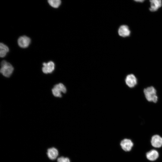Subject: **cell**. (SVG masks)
Returning a JSON list of instances; mask_svg holds the SVG:
<instances>
[{
  "instance_id": "2e32d148",
  "label": "cell",
  "mask_w": 162,
  "mask_h": 162,
  "mask_svg": "<svg viewBox=\"0 0 162 162\" xmlns=\"http://www.w3.org/2000/svg\"><path fill=\"white\" fill-rule=\"evenodd\" d=\"M57 162H70L69 159L67 157H61L57 159Z\"/></svg>"
},
{
  "instance_id": "52a82bcc",
  "label": "cell",
  "mask_w": 162,
  "mask_h": 162,
  "mask_svg": "<svg viewBox=\"0 0 162 162\" xmlns=\"http://www.w3.org/2000/svg\"><path fill=\"white\" fill-rule=\"evenodd\" d=\"M118 32L119 36L123 37H128L130 34L129 27L126 25L121 26L118 28Z\"/></svg>"
},
{
  "instance_id": "7c38bea8",
  "label": "cell",
  "mask_w": 162,
  "mask_h": 162,
  "mask_svg": "<svg viewBox=\"0 0 162 162\" xmlns=\"http://www.w3.org/2000/svg\"><path fill=\"white\" fill-rule=\"evenodd\" d=\"M8 47L2 43L0 44V56L1 57H4L9 51Z\"/></svg>"
},
{
  "instance_id": "ba28073f",
  "label": "cell",
  "mask_w": 162,
  "mask_h": 162,
  "mask_svg": "<svg viewBox=\"0 0 162 162\" xmlns=\"http://www.w3.org/2000/svg\"><path fill=\"white\" fill-rule=\"evenodd\" d=\"M149 1L150 4L149 10L151 12L157 11L162 5L161 0H151Z\"/></svg>"
},
{
  "instance_id": "3957f363",
  "label": "cell",
  "mask_w": 162,
  "mask_h": 162,
  "mask_svg": "<svg viewBox=\"0 0 162 162\" xmlns=\"http://www.w3.org/2000/svg\"><path fill=\"white\" fill-rule=\"evenodd\" d=\"M125 82L126 85L130 88L134 87L137 83V80L134 75L132 74L128 75L126 77Z\"/></svg>"
},
{
  "instance_id": "4fadbf2b",
  "label": "cell",
  "mask_w": 162,
  "mask_h": 162,
  "mask_svg": "<svg viewBox=\"0 0 162 162\" xmlns=\"http://www.w3.org/2000/svg\"><path fill=\"white\" fill-rule=\"evenodd\" d=\"M48 2L52 7L54 8H58L61 3V1L60 0H49Z\"/></svg>"
},
{
  "instance_id": "30bf717a",
  "label": "cell",
  "mask_w": 162,
  "mask_h": 162,
  "mask_svg": "<svg viewBox=\"0 0 162 162\" xmlns=\"http://www.w3.org/2000/svg\"><path fill=\"white\" fill-rule=\"evenodd\" d=\"M47 154L50 159L54 160L58 157V150L55 148L52 147L47 149Z\"/></svg>"
},
{
  "instance_id": "9c48e42d",
  "label": "cell",
  "mask_w": 162,
  "mask_h": 162,
  "mask_svg": "<svg viewBox=\"0 0 162 162\" xmlns=\"http://www.w3.org/2000/svg\"><path fill=\"white\" fill-rule=\"evenodd\" d=\"M151 143L154 147H160L162 146V138L158 135H154L152 138Z\"/></svg>"
},
{
  "instance_id": "5b68a950",
  "label": "cell",
  "mask_w": 162,
  "mask_h": 162,
  "mask_svg": "<svg viewBox=\"0 0 162 162\" xmlns=\"http://www.w3.org/2000/svg\"><path fill=\"white\" fill-rule=\"evenodd\" d=\"M120 145L124 151L128 152L130 151L131 150L133 143L130 139H125L121 141Z\"/></svg>"
},
{
  "instance_id": "8992f818",
  "label": "cell",
  "mask_w": 162,
  "mask_h": 162,
  "mask_svg": "<svg viewBox=\"0 0 162 162\" xmlns=\"http://www.w3.org/2000/svg\"><path fill=\"white\" fill-rule=\"evenodd\" d=\"M43 67L42 68L43 72L45 74L50 73L53 72L55 69V64L52 61H50L47 63H44Z\"/></svg>"
},
{
  "instance_id": "277c9868",
  "label": "cell",
  "mask_w": 162,
  "mask_h": 162,
  "mask_svg": "<svg viewBox=\"0 0 162 162\" xmlns=\"http://www.w3.org/2000/svg\"><path fill=\"white\" fill-rule=\"evenodd\" d=\"M17 42L20 47L22 48H26L29 46L31 40L27 36H22L19 38Z\"/></svg>"
},
{
  "instance_id": "5bb4252c",
  "label": "cell",
  "mask_w": 162,
  "mask_h": 162,
  "mask_svg": "<svg viewBox=\"0 0 162 162\" xmlns=\"http://www.w3.org/2000/svg\"><path fill=\"white\" fill-rule=\"evenodd\" d=\"M54 87L59 89L61 92L65 93L67 91V89L65 86L62 83H59L55 85Z\"/></svg>"
},
{
  "instance_id": "8fae6325",
  "label": "cell",
  "mask_w": 162,
  "mask_h": 162,
  "mask_svg": "<svg viewBox=\"0 0 162 162\" xmlns=\"http://www.w3.org/2000/svg\"><path fill=\"white\" fill-rule=\"evenodd\" d=\"M146 156L148 160L151 161H154L158 158L159 154L156 150H152L146 153Z\"/></svg>"
},
{
  "instance_id": "e0dca14e",
  "label": "cell",
  "mask_w": 162,
  "mask_h": 162,
  "mask_svg": "<svg viewBox=\"0 0 162 162\" xmlns=\"http://www.w3.org/2000/svg\"><path fill=\"white\" fill-rule=\"evenodd\" d=\"M135 1L137 2L142 3L144 1L143 0H135Z\"/></svg>"
},
{
  "instance_id": "7a4b0ae2",
  "label": "cell",
  "mask_w": 162,
  "mask_h": 162,
  "mask_svg": "<svg viewBox=\"0 0 162 162\" xmlns=\"http://www.w3.org/2000/svg\"><path fill=\"white\" fill-rule=\"evenodd\" d=\"M1 73L5 77H10L14 70V68L12 65L6 61L3 60L1 62Z\"/></svg>"
},
{
  "instance_id": "6da1fadb",
  "label": "cell",
  "mask_w": 162,
  "mask_h": 162,
  "mask_svg": "<svg viewBox=\"0 0 162 162\" xmlns=\"http://www.w3.org/2000/svg\"><path fill=\"white\" fill-rule=\"evenodd\" d=\"M143 92L146 98L148 101L154 103L157 102L158 97L156 90L154 87L151 86L145 88Z\"/></svg>"
},
{
  "instance_id": "9a60e30c",
  "label": "cell",
  "mask_w": 162,
  "mask_h": 162,
  "mask_svg": "<svg viewBox=\"0 0 162 162\" xmlns=\"http://www.w3.org/2000/svg\"><path fill=\"white\" fill-rule=\"evenodd\" d=\"M52 92L54 96L57 97H62L61 92L57 88L54 87L52 89Z\"/></svg>"
}]
</instances>
